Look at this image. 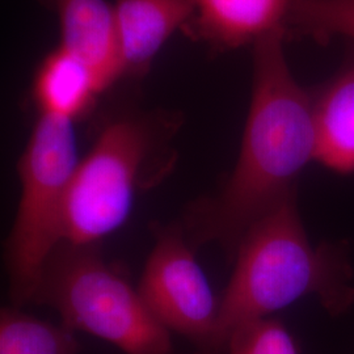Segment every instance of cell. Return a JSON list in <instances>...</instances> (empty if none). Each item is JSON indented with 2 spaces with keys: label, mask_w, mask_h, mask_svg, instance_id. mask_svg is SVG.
<instances>
[{
  "label": "cell",
  "mask_w": 354,
  "mask_h": 354,
  "mask_svg": "<svg viewBox=\"0 0 354 354\" xmlns=\"http://www.w3.org/2000/svg\"><path fill=\"white\" fill-rule=\"evenodd\" d=\"M281 29L253 50L252 100L236 165L223 188L193 203L185 235L192 247L219 244L234 259L253 223L297 192V180L315 160L313 93L295 80Z\"/></svg>",
  "instance_id": "cell-1"
},
{
  "label": "cell",
  "mask_w": 354,
  "mask_h": 354,
  "mask_svg": "<svg viewBox=\"0 0 354 354\" xmlns=\"http://www.w3.org/2000/svg\"><path fill=\"white\" fill-rule=\"evenodd\" d=\"M214 335L203 354L222 353L235 329L315 295L329 315L354 304L353 270L342 245L314 247L297 207V192L253 223L234 254Z\"/></svg>",
  "instance_id": "cell-2"
},
{
  "label": "cell",
  "mask_w": 354,
  "mask_h": 354,
  "mask_svg": "<svg viewBox=\"0 0 354 354\" xmlns=\"http://www.w3.org/2000/svg\"><path fill=\"white\" fill-rule=\"evenodd\" d=\"M181 120L165 111L129 112L102 127L70 184L64 241L99 244L121 227L137 194L172 169L171 143Z\"/></svg>",
  "instance_id": "cell-3"
},
{
  "label": "cell",
  "mask_w": 354,
  "mask_h": 354,
  "mask_svg": "<svg viewBox=\"0 0 354 354\" xmlns=\"http://www.w3.org/2000/svg\"><path fill=\"white\" fill-rule=\"evenodd\" d=\"M35 304L57 310L67 328L112 342L127 354H171L169 330L152 315L99 244L64 241L44 266Z\"/></svg>",
  "instance_id": "cell-4"
},
{
  "label": "cell",
  "mask_w": 354,
  "mask_h": 354,
  "mask_svg": "<svg viewBox=\"0 0 354 354\" xmlns=\"http://www.w3.org/2000/svg\"><path fill=\"white\" fill-rule=\"evenodd\" d=\"M73 124L39 113L17 165L21 197L6 254L15 304L33 301L44 266L64 241L67 196L80 163Z\"/></svg>",
  "instance_id": "cell-5"
},
{
  "label": "cell",
  "mask_w": 354,
  "mask_h": 354,
  "mask_svg": "<svg viewBox=\"0 0 354 354\" xmlns=\"http://www.w3.org/2000/svg\"><path fill=\"white\" fill-rule=\"evenodd\" d=\"M138 292L152 315L168 330L197 342L205 351L214 335L221 299H216L194 257L184 227L156 231Z\"/></svg>",
  "instance_id": "cell-6"
},
{
  "label": "cell",
  "mask_w": 354,
  "mask_h": 354,
  "mask_svg": "<svg viewBox=\"0 0 354 354\" xmlns=\"http://www.w3.org/2000/svg\"><path fill=\"white\" fill-rule=\"evenodd\" d=\"M57 13L61 44L92 71L106 89L122 76L114 1L45 0Z\"/></svg>",
  "instance_id": "cell-7"
},
{
  "label": "cell",
  "mask_w": 354,
  "mask_h": 354,
  "mask_svg": "<svg viewBox=\"0 0 354 354\" xmlns=\"http://www.w3.org/2000/svg\"><path fill=\"white\" fill-rule=\"evenodd\" d=\"M291 0H194L185 26L196 41L215 51L234 50L276 30H286Z\"/></svg>",
  "instance_id": "cell-8"
},
{
  "label": "cell",
  "mask_w": 354,
  "mask_h": 354,
  "mask_svg": "<svg viewBox=\"0 0 354 354\" xmlns=\"http://www.w3.org/2000/svg\"><path fill=\"white\" fill-rule=\"evenodd\" d=\"M122 75L142 76L165 42L185 29L194 0H113Z\"/></svg>",
  "instance_id": "cell-9"
},
{
  "label": "cell",
  "mask_w": 354,
  "mask_h": 354,
  "mask_svg": "<svg viewBox=\"0 0 354 354\" xmlns=\"http://www.w3.org/2000/svg\"><path fill=\"white\" fill-rule=\"evenodd\" d=\"M311 93L315 160L336 174H354V48L340 70Z\"/></svg>",
  "instance_id": "cell-10"
},
{
  "label": "cell",
  "mask_w": 354,
  "mask_h": 354,
  "mask_svg": "<svg viewBox=\"0 0 354 354\" xmlns=\"http://www.w3.org/2000/svg\"><path fill=\"white\" fill-rule=\"evenodd\" d=\"M104 89L88 64L58 46L38 67L33 93L39 113L75 121Z\"/></svg>",
  "instance_id": "cell-11"
},
{
  "label": "cell",
  "mask_w": 354,
  "mask_h": 354,
  "mask_svg": "<svg viewBox=\"0 0 354 354\" xmlns=\"http://www.w3.org/2000/svg\"><path fill=\"white\" fill-rule=\"evenodd\" d=\"M80 344L75 332L26 315L15 308H3L0 317V354H77Z\"/></svg>",
  "instance_id": "cell-12"
},
{
  "label": "cell",
  "mask_w": 354,
  "mask_h": 354,
  "mask_svg": "<svg viewBox=\"0 0 354 354\" xmlns=\"http://www.w3.org/2000/svg\"><path fill=\"white\" fill-rule=\"evenodd\" d=\"M286 36L326 44L332 38L354 41V0H291Z\"/></svg>",
  "instance_id": "cell-13"
},
{
  "label": "cell",
  "mask_w": 354,
  "mask_h": 354,
  "mask_svg": "<svg viewBox=\"0 0 354 354\" xmlns=\"http://www.w3.org/2000/svg\"><path fill=\"white\" fill-rule=\"evenodd\" d=\"M226 349L228 354H299L290 330L272 317L257 319L235 329Z\"/></svg>",
  "instance_id": "cell-14"
}]
</instances>
